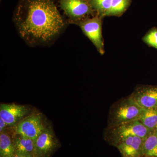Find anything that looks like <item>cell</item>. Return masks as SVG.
Segmentation results:
<instances>
[{"instance_id": "cell-1", "label": "cell", "mask_w": 157, "mask_h": 157, "mask_svg": "<svg viewBox=\"0 0 157 157\" xmlns=\"http://www.w3.org/2000/svg\"><path fill=\"white\" fill-rule=\"evenodd\" d=\"M13 21L19 36L32 47L51 45L67 24L51 0H20Z\"/></svg>"}, {"instance_id": "cell-2", "label": "cell", "mask_w": 157, "mask_h": 157, "mask_svg": "<svg viewBox=\"0 0 157 157\" xmlns=\"http://www.w3.org/2000/svg\"><path fill=\"white\" fill-rule=\"evenodd\" d=\"M144 109V108L136 104L130 97L120 100L110 108L108 127L139 120Z\"/></svg>"}, {"instance_id": "cell-3", "label": "cell", "mask_w": 157, "mask_h": 157, "mask_svg": "<svg viewBox=\"0 0 157 157\" xmlns=\"http://www.w3.org/2000/svg\"><path fill=\"white\" fill-rule=\"evenodd\" d=\"M139 120H135L107 127L104 136L117 144L129 136H138L144 139L151 132Z\"/></svg>"}, {"instance_id": "cell-4", "label": "cell", "mask_w": 157, "mask_h": 157, "mask_svg": "<svg viewBox=\"0 0 157 157\" xmlns=\"http://www.w3.org/2000/svg\"><path fill=\"white\" fill-rule=\"evenodd\" d=\"M59 5L70 23L75 24L90 16H94L95 11L88 0H59Z\"/></svg>"}, {"instance_id": "cell-5", "label": "cell", "mask_w": 157, "mask_h": 157, "mask_svg": "<svg viewBox=\"0 0 157 157\" xmlns=\"http://www.w3.org/2000/svg\"><path fill=\"white\" fill-rule=\"evenodd\" d=\"M84 35L90 40L101 54H104V43L102 35L101 17L93 16L76 22Z\"/></svg>"}, {"instance_id": "cell-6", "label": "cell", "mask_w": 157, "mask_h": 157, "mask_svg": "<svg viewBox=\"0 0 157 157\" xmlns=\"http://www.w3.org/2000/svg\"><path fill=\"white\" fill-rule=\"evenodd\" d=\"M60 144L50 127H46L35 140L34 157H51Z\"/></svg>"}, {"instance_id": "cell-7", "label": "cell", "mask_w": 157, "mask_h": 157, "mask_svg": "<svg viewBox=\"0 0 157 157\" xmlns=\"http://www.w3.org/2000/svg\"><path fill=\"white\" fill-rule=\"evenodd\" d=\"M42 117L33 113L20 121L15 128V133L36 140L45 129Z\"/></svg>"}, {"instance_id": "cell-8", "label": "cell", "mask_w": 157, "mask_h": 157, "mask_svg": "<svg viewBox=\"0 0 157 157\" xmlns=\"http://www.w3.org/2000/svg\"><path fill=\"white\" fill-rule=\"evenodd\" d=\"M129 97L144 109L157 108V86L138 87Z\"/></svg>"}, {"instance_id": "cell-9", "label": "cell", "mask_w": 157, "mask_h": 157, "mask_svg": "<svg viewBox=\"0 0 157 157\" xmlns=\"http://www.w3.org/2000/svg\"><path fill=\"white\" fill-rule=\"evenodd\" d=\"M29 110L27 107L17 104H1L0 117L6 122L8 126H13L21 120Z\"/></svg>"}, {"instance_id": "cell-10", "label": "cell", "mask_w": 157, "mask_h": 157, "mask_svg": "<svg viewBox=\"0 0 157 157\" xmlns=\"http://www.w3.org/2000/svg\"><path fill=\"white\" fill-rule=\"evenodd\" d=\"M143 140V138L138 136H129L117 145L124 157H140L142 155Z\"/></svg>"}, {"instance_id": "cell-11", "label": "cell", "mask_w": 157, "mask_h": 157, "mask_svg": "<svg viewBox=\"0 0 157 157\" xmlns=\"http://www.w3.org/2000/svg\"><path fill=\"white\" fill-rule=\"evenodd\" d=\"M12 141L15 153L30 155L34 157L35 140L14 133Z\"/></svg>"}, {"instance_id": "cell-12", "label": "cell", "mask_w": 157, "mask_h": 157, "mask_svg": "<svg viewBox=\"0 0 157 157\" xmlns=\"http://www.w3.org/2000/svg\"><path fill=\"white\" fill-rule=\"evenodd\" d=\"M142 155L148 157H157V129L151 130L144 139Z\"/></svg>"}, {"instance_id": "cell-13", "label": "cell", "mask_w": 157, "mask_h": 157, "mask_svg": "<svg viewBox=\"0 0 157 157\" xmlns=\"http://www.w3.org/2000/svg\"><path fill=\"white\" fill-rule=\"evenodd\" d=\"M12 136L5 131L0 133V157H11L15 153Z\"/></svg>"}, {"instance_id": "cell-14", "label": "cell", "mask_w": 157, "mask_h": 157, "mask_svg": "<svg viewBox=\"0 0 157 157\" xmlns=\"http://www.w3.org/2000/svg\"><path fill=\"white\" fill-rule=\"evenodd\" d=\"M139 121L150 130L157 129V108L144 109Z\"/></svg>"}, {"instance_id": "cell-15", "label": "cell", "mask_w": 157, "mask_h": 157, "mask_svg": "<svg viewBox=\"0 0 157 157\" xmlns=\"http://www.w3.org/2000/svg\"><path fill=\"white\" fill-rule=\"evenodd\" d=\"M113 0H88L93 10L100 17L106 16L112 5Z\"/></svg>"}, {"instance_id": "cell-16", "label": "cell", "mask_w": 157, "mask_h": 157, "mask_svg": "<svg viewBox=\"0 0 157 157\" xmlns=\"http://www.w3.org/2000/svg\"><path fill=\"white\" fill-rule=\"evenodd\" d=\"M130 0H113L112 5L106 16H117L126 10Z\"/></svg>"}, {"instance_id": "cell-17", "label": "cell", "mask_w": 157, "mask_h": 157, "mask_svg": "<svg viewBox=\"0 0 157 157\" xmlns=\"http://www.w3.org/2000/svg\"><path fill=\"white\" fill-rule=\"evenodd\" d=\"M144 41L150 46L157 48V30H153L144 37Z\"/></svg>"}, {"instance_id": "cell-18", "label": "cell", "mask_w": 157, "mask_h": 157, "mask_svg": "<svg viewBox=\"0 0 157 157\" xmlns=\"http://www.w3.org/2000/svg\"><path fill=\"white\" fill-rule=\"evenodd\" d=\"M8 125L6 122L2 118L0 117V133L5 131V128Z\"/></svg>"}, {"instance_id": "cell-19", "label": "cell", "mask_w": 157, "mask_h": 157, "mask_svg": "<svg viewBox=\"0 0 157 157\" xmlns=\"http://www.w3.org/2000/svg\"><path fill=\"white\" fill-rule=\"evenodd\" d=\"M11 157H33L30 155L24 154L15 153L13 156Z\"/></svg>"}, {"instance_id": "cell-20", "label": "cell", "mask_w": 157, "mask_h": 157, "mask_svg": "<svg viewBox=\"0 0 157 157\" xmlns=\"http://www.w3.org/2000/svg\"></svg>"}]
</instances>
